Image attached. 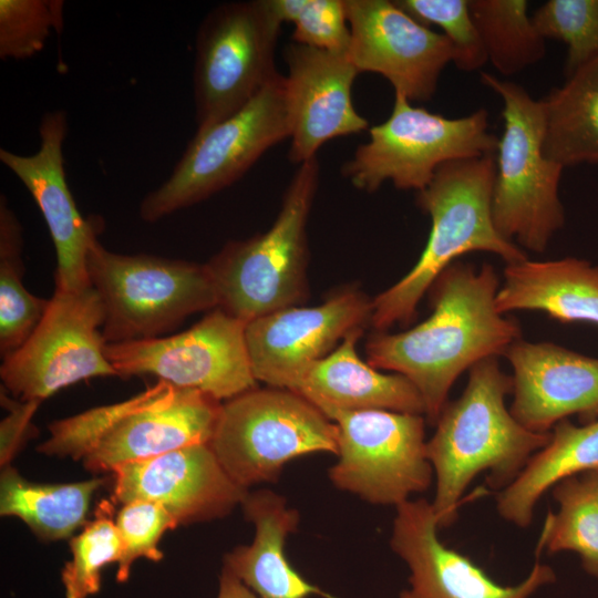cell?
<instances>
[{
  "mask_svg": "<svg viewBox=\"0 0 598 598\" xmlns=\"http://www.w3.org/2000/svg\"><path fill=\"white\" fill-rule=\"evenodd\" d=\"M501 286L488 264L477 270L453 262L429 289L432 313L398 333L378 331L365 343L368 363L409 379L435 424L456 379L480 361L504 355L520 339V327L496 309Z\"/></svg>",
  "mask_w": 598,
  "mask_h": 598,
  "instance_id": "obj_1",
  "label": "cell"
},
{
  "mask_svg": "<svg viewBox=\"0 0 598 598\" xmlns=\"http://www.w3.org/2000/svg\"><path fill=\"white\" fill-rule=\"evenodd\" d=\"M512 392V377L502 371L498 358L484 359L470 369L463 393L445 404L435 422L426 456L436 481L432 506L440 527L455 522L476 475L488 472L487 483L499 492L548 444L550 432L526 429L507 409Z\"/></svg>",
  "mask_w": 598,
  "mask_h": 598,
  "instance_id": "obj_2",
  "label": "cell"
},
{
  "mask_svg": "<svg viewBox=\"0 0 598 598\" xmlns=\"http://www.w3.org/2000/svg\"><path fill=\"white\" fill-rule=\"evenodd\" d=\"M220 401L157 381L138 394L58 420L40 453L81 461L94 473L210 442Z\"/></svg>",
  "mask_w": 598,
  "mask_h": 598,
  "instance_id": "obj_3",
  "label": "cell"
},
{
  "mask_svg": "<svg viewBox=\"0 0 598 598\" xmlns=\"http://www.w3.org/2000/svg\"><path fill=\"white\" fill-rule=\"evenodd\" d=\"M496 164L493 154L441 165L416 204L431 218L426 245L413 268L373 298L371 323L385 331L413 321L420 300L435 279L462 255L486 251L506 265L527 258L495 228L492 197Z\"/></svg>",
  "mask_w": 598,
  "mask_h": 598,
  "instance_id": "obj_4",
  "label": "cell"
},
{
  "mask_svg": "<svg viewBox=\"0 0 598 598\" xmlns=\"http://www.w3.org/2000/svg\"><path fill=\"white\" fill-rule=\"evenodd\" d=\"M318 184L317 157L299 164L271 227L227 243L206 262L217 308L247 323L308 299L307 225Z\"/></svg>",
  "mask_w": 598,
  "mask_h": 598,
  "instance_id": "obj_5",
  "label": "cell"
},
{
  "mask_svg": "<svg viewBox=\"0 0 598 598\" xmlns=\"http://www.w3.org/2000/svg\"><path fill=\"white\" fill-rule=\"evenodd\" d=\"M483 84L503 101L492 215L498 234L525 249L543 252L565 224L559 197L564 167L544 153L545 114L517 83L482 72Z\"/></svg>",
  "mask_w": 598,
  "mask_h": 598,
  "instance_id": "obj_6",
  "label": "cell"
},
{
  "mask_svg": "<svg viewBox=\"0 0 598 598\" xmlns=\"http://www.w3.org/2000/svg\"><path fill=\"white\" fill-rule=\"evenodd\" d=\"M87 274L103 303L106 343L164 337L187 317L218 307L206 264L118 254L96 240Z\"/></svg>",
  "mask_w": 598,
  "mask_h": 598,
  "instance_id": "obj_7",
  "label": "cell"
},
{
  "mask_svg": "<svg viewBox=\"0 0 598 598\" xmlns=\"http://www.w3.org/2000/svg\"><path fill=\"white\" fill-rule=\"evenodd\" d=\"M339 431L297 392L252 389L220 406L209 445L230 478L248 489L275 481L285 464L311 453H338Z\"/></svg>",
  "mask_w": 598,
  "mask_h": 598,
  "instance_id": "obj_8",
  "label": "cell"
},
{
  "mask_svg": "<svg viewBox=\"0 0 598 598\" xmlns=\"http://www.w3.org/2000/svg\"><path fill=\"white\" fill-rule=\"evenodd\" d=\"M289 136L286 76L278 74L240 111L196 131L169 177L143 198L140 217L154 223L205 200Z\"/></svg>",
  "mask_w": 598,
  "mask_h": 598,
  "instance_id": "obj_9",
  "label": "cell"
},
{
  "mask_svg": "<svg viewBox=\"0 0 598 598\" xmlns=\"http://www.w3.org/2000/svg\"><path fill=\"white\" fill-rule=\"evenodd\" d=\"M369 133V142L359 145L341 169L355 188L368 193L386 181L399 189L420 192L441 165L494 155L498 146L486 110L448 118L411 105L401 93H394L390 116Z\"/></svg>",
  "mask_w": 598,
  "mask_h": 598,
  "instance_id": "obj_10",
  "label": "cell"
},
{
  "mask_svg": "<svg viewBox=\"0 0 598 598\" xmlns=\"http://www.w3.org/2000/svg\"><path fill=\"white\" fill-rule=\"evenodd\" d=\"M280 27L268 0L227 2L207 13L197 31L193 72L197 130L240 111L279 74Z\"/></svg>",
  "mask_w": 598,
  "mask_h": 598,
  "instance_id": "obj_11",
  "label": "cell"
},
{
  "mask_svg": "<svg viewBox=\"0 0 598 598\" xmlns=\"http://www.w3.org/2000/svg\"><path fill=\"white\" fill-rule=\"evenodd\" d=\"M104 308L96 290H54L27 341L2 358L4 388L20 401L42 402L83 380L117 377L105 354Z\"/></svg>",
  "mask_w": 598,
  "mask_h": 598,
  "instance_id": "obj_12",
  "label": "cell"
},
{
  "mask_svg": "<svg viewBox=\"0 0 598 598\" xmlns=\"http://www.w3.org/2000/svg\"><path fill=\"white\" fill-rule=\"evenodd\" d=\"M246 323L219 308L189 329L153 339L106 343L117 377L153 375L218 401L258 388L249 360Z\"/></svg>",
  "mask_w": 598,
  "mask_h": 598,
  "instance_id": "obj_13",
  "label": "cell"
},
{
  "mask_svg": "<svg viewBox=\"0 0 598 598\" xmlns=\"http://www.w3.org/2000/svg\"><path fill=\"white\" fill-rule=\"evenodd\" d=\"M338 461L329 478L342 491L374 505H394L429 488L425 421L420 414L386 410L340 412Z\"/></svg>",
  "mask_w": 598,
  "mask_h": 598,
  "instance_id": "obj_14",
  "label": "cell"
},
{
  "mask_svg": "<svg viewBox=\"0 0 598 598\" xmlns=\"http://www.w3.org/2000/svg\"><path fill=\"white\" fill-rule=\"evenodd\" d=\"M373 299L358 288L342 289L313 307L293 306L246 323L255 379L296 392L307 370L350 332L371 323Z\"/></svg>",
  "mask_w": 598,
  "mask_h": 598,
  "instance_id": "obj_15",
  "label": "cell"
},
{
  "mask_svg": "<svg viewBox=\"0 0 598 598\" xmlns=\"http://www.w3.org/2000/svg\"><path fill=\"white\" fill-rule=\"evenodd\" d=\"M350 24L349 58L359 72L384 76L410 102H426L436 91L453 48L443 33L390 0H344Z\"/></svg>",
  "mask_w": 598,
  "mask_h": 598,
  "instance_id": "obj_16",
  "label": "cell"
},
{
  "mask_svg": "<svg viewBox=\"0 0 598 598\" xmlns=\"http://www.w3.org/2000/svg\"><path fill=\"white\" fill-rule=\"evenodd\" d=\"M68 130L66 112L49 111L40 121L39 150L20 155L0 148V161L29 190L45 220L56 255L55 289L80 290L91 286L87 257L102 224L82 216L69 188L63 157Z\"/></svg>",
  "mask_w": 598,
  "mask_h": 598,
  "instance_id": "obj_17",
  "label": "cell"
},
{
  "mask_svg": "<svg viewBox=\"0 0 598 598\" xmlns=\"http://www.w3.org/2000/svg\"><path fill=\"white\" fill-rule=\"evenodd\" d=\"M439 528L425 498L396 506L390 545L409 567L408 591L413 598H530L556 580L550 566L537 563L519 584L501 585L467 556L445 546Z\"/></svg>",
  "mask_w": 598,
  "mask_h": 598,
  "instance_id": "obj_18",
  "label": "cell"
},
{
  "mask_svg": "<svg viewBox=\"0 0 598 598\" xmlns=\"http://www.w3.org/2000/svg\"><path fill=\"white\" fill-rule=\"evenodd\" d=\"M112 473L115 503L157 504L178 525L223 517L248 493L230 478L208 443L126 463Z\"/></svg>",
  "mask_w": 598,
  "mask_h": 598,
  "instance_id": "obj_19",
  "label": "cell"
},
{
  "mask_svg": "<svg viewBox=\"0 0 598 598\" xmlns=\"http://www.w3.org/2000/svg\"><path fill=\"white\" fill-rule=\"evenodd\" d=\"M285 60L292 163L311 159L326 142L368 127L353 105L352 85L359 71L349 54L292 42Z\"/></svg>",
  "mask_w": 598,
  "mask_h": 598,
  "instance_id": "obj_20",
  "label": "cell"
},
{
  "mask_svg": "<svg viewBox=\"0 0 598 598\" xmlns=\"http://www.w3.org/2000/svg\"><path fill=\"white\" fill-rule=\"evenodd\" d=\"M513 374V416L526 429L548 433L578 415L598 420V358L553 342L515 341L504 353Z\"/></svg>",
  "mask_w": 598,
  "mask_h": 598,
  "instance_id": "obj_21",
  "label": "cell"
},
{
  "mask_svg": "<svg viewBox=\"0 0 598 598\" xmlns=\"http://www.w3.org/2000/svg\"><path fill=\"white\" fill-rule=\"evenodd\" d=\"M363 331L364 328L353 330L316 361L296 392L330 420L340 412L367 410L424 415L421 394L409 379L399 373H382L358 355L357 342Z\"/></svg>",
  "mask_w": 598,
  "mask_h": 598,
  "instance_id": "obj_22",
  "label": "cell"
},
{
  "mask_svg": "<svg viewBox=\"0 0 598 598\" xmlns=\"http://www.w3.org/2000/svg\"><path fill=\"white\" fill-rule=\"evenodd\" d=\"M240 505L246 519L255 526V537L250 545L228 553L224 567L258 598H333L307 581L285 555L286 539L300 522L298 511L269 489L248 492Z\"/></svg>",
  "mask_w": 598,
  "mask_h": 598,
  "instance_id": "obj_23",
  "label": "cell"
},
{
  "mask_svg": "<svg viewBox=\"0 0 598 598\" xmlns=\"http://www.w3.org/2000/svg\"><path fill=\"white\" fill-rule=\"evenodd\" d=\"M495 305L502 315L537 310L563 323L598 326V266L574 257L508 264Z\"/></svg>",
  "mask_w": 598,
  "mask_h": 598,
  "instance_id": "obj_24",
  "label": "cell"
},
{
  "mask_svg": "<svg viewBox=\"0 0 598 598\" xmlns=\"http://www.w3.org/2000/svg\"><path fill=\"white\" fill-rule=\"evenodd\" d=\"M597 468L598 420L581 425L563 420L551 429L548 444L512 484L498 492L497 511L507 522L526 527L546 491L567 476Z\"/></svg>",
  "mask_w": 598,
  "mask_h": 598,
  "instance_id": "obj_25",
  "label": "cell"
},
{
  "mask_svg": "<svg viewBox=\"0 0 598 598\" xmlns=\"http://www.w3.org/2000/svg\"><path fill=\"white\" fill-rule=\"evenodd\" d=\"M544 153L567 166L598 163V59L582 65L542 100Z\"/></svg>",
  "mask_w": 598,
  "mask_h": 598,
  "instance_id": "obj_26",
  "label": "cell"
},
{
  "mask_svg": "<svg viewBox=\"0 0 598 598\" xmlns=\"http://www.w3.org/2000/svg\"><path fill=\"white\" fill-rule=\"evenodd\" d=\"M103 484V478L39 484L7 465L0 478V514L20 518L41 539L69 538L85 524L92 496Z\"/></svg>",
  "mask_w": 598,
  "mask_h": 598,
  "instance_id": "obj_27",
  "label": "cell"
},
{
  "mask_svg": "<svg viewBox=\"0 0 598 598\" xmlns=\"http://www.w3.org/2000/svg\"><path fill=\"white\" fill-rule=\"evenodd\" d=\"M557 512H548L538 550L576 553L598 578V468L567 476L553 486Z\"/></svg>",
  "mask_w": 598,
  "mask_h": 598,
  "instance_id": "obj_28",
  "label": "cell"
},
{
  "mask_svg": "<svg viewBox=\"0 0 598 598\" xmlns=\"http://www.w3.org/2000/svg\"><path fill=\"white\" fill-rule=\"evenodd\" d=\"M22 226L0 198V353L19 349L43 318L50 299L32 295L24 286Z\"/></svg>",
  "mask_w": 598,
  "mask_h": 598,
  "instance_id": "obj_29",
  "label": "cell"
},
{
  "mask_svg": "<svg viewBox=\"0 0 598 598\" xmlns=\"http://www.w3.org/2000/svg\"><path fill=\"white\" fill-rule=\"evenodd\" d=\"M488 61L512 75L537 63L545 54V39L527 13L526 0H468Z\"/></svg>",
  "mask_w": 598,
  "mask_h": 598,
  "instance_id": "obj_30",
  "label": "cell"
},
{
  "mask_svg": "<svg viewBox=\"0 0 598 598\" xmlns=\"http://www.w3.org/2000/svg\"><path fill=\"white\" fill-rule=\"evenodd\" d=\"M113 513V504L102 501L95 509L94 519L72 537V558L61 573L65 598H89L97 594L102 569L109 564H118L122 543Z\"/></svg>",
  "mask_w": 598,
  "mask_h": 598,
  "instance_id": "obj_31",
  "label": "cell"
},
{
  "mask_svg": "<svg viewBox=\"0 0 598 598\" xmlns=\"http://www.w3.org/2000/svg\"><path fill=\"white\" fill-rule=\"evenodd\" d=\"M532 20L545 40L567 45L566 78L598 59V0H549Z\"/></svg>",
  "mask_w": 598,
  "mask_h": 598,
  "instance_id": "obj_32",
  "label": "cell"
},
{
  "mask_svg": "<svg viewBox=\"0 0 598 598\" xmlns=\"http://www.w3.org/2000/svg\"><path fill=\"white\" fill-rule=\"evenodd\" d=\"M61 0H0V58L25 60L38 54L52 31L63 27Z\"/></svg>",
  "mask_w": 598,
  "mask_h": 598,
  "instance_id": "obj_33",
  "label": "cell"
},
{
  "mask_svg": "<svg viewBox=\"0 0 598 598\" xmlns=\"http://www.w3.org/2000/svg\"><path fill=\"white\" fill-rule=\"evenodd\" d=\"M281 23L295 25V43L348 54L351 42L344 0H268Z\"/></svg>",
  "mask_w": 598,
  "mask_h": 598,
  "instance_id": "obj_34",
  "label": "cell"
},
{
  "mask_svg": "<svg viewBox=\"0 0 598 598\" xmlns=\"http://www.w3.org/2000/svg\"><path fill=\"white\" fill-rule=\"evenodd\" d=\"M395 3L420 23L437 25L453 48V63L462 71H475L488 62L467 0H396Z\"/></svg>",
  "mask_w": 598,
  "mask_h": 598,
  "instance_id": "obj_35",
  "label": "cell"
},
{
  "mask_svg": "<svg viewBox=\"0 0 598 598\" xmlns=\"http://www.w3.org/2000/svg\"><path fill=\"white\" fill-rule=\"evenodd\" d=\"M115 525L122 543V556L116 570L118 582L128 580L136 559L161 560L164 557L158 548L162 536L178 526L163 507L146 501L122 504L115 516Z\"/></svg>",
  "mask_w": 598,
  "mask_h": 598,
  "instance_id": "obj_36",
  "label": "cell"
},
{
  "mask_svg": "<svg viewBox=\"0 0 598 598\" xmlns=\"http://www.w3.org/2000/svg\"><path fill=\"white\" fill-rule=\"evenodd\" d=\"M1 403L9 411L0 423V460L1 466L4 467L33 432L32 417L41 402H18L7 396L1 390Z\"/></svg>",
  "mask_w": 598,
  "mask_h": 598,
  "instance_id": "obj_37",
  "label": "cell"
},
{
  "mask_svg": "<svg viewBox=\"0 0 598 598\" xmlns=\"http://www.w3.org/2000/svg\"><path fill=\"white\" fill-rule=\"evenodd\" d=\"M217 598H258L233 573L223 567Z\"/></svg>",
  "mask_w": 598,
  "mask_h": 598,
  "instance_id": "obj_38",
  "label": "cell"
},
{
  "mask_svg": "<svg viewBox=\"0 0 598 598\" xmlns=\"http://www.w3.org/2000/svg\"><path fill=\"white\" fill-rule=\"evenodd\" d=\"M400 598H413L408 590L401 592Z\"/></svg>",
  "mask_w": 598,
  "mask_h": 598,
  "instance_id": "obj_39",
  "label": "cell"
}]
</instances>
